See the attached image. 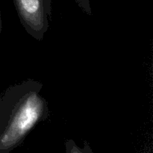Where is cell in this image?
Instances as JSON below:
<instances>
[{
  "label": "cell",
  "instance_id": "cell-5",
  "mask_svg": "<svg viewBox=\"0 0 153 153\" xmlns=\"http://www.w3.org/2000/svg\"><path fill=\"white\" fill-rule=\"evenodd\" d=\"M1 12H0V35H1Z\"/></svg>",
  "mask_w": 153,
  "mask_h": 153
},
{
  "label": "cell",
  "instance_id": "cell-3",
  "mask_svg": "<svg viewBox=\"0 0 153 153\" xmlns=\"http://www.w3.org/2000/svg\"><path fill=\"white\" fill-rule=\"evenodd\" d=\"M66 153H94L88 143L85 142L83 147H79L76 142L72 139H68L65 141Z\"/></svg>",
  "mask_w": 153,
  "mask_h": 153
},
{
  "label": "cell",
  "instance_id": "cell-2",
  "mask_svg": "<svg viewBox=\"0 0 153 153\" xmlns=\"http://www.w3.org/2000/svg\"><path fill=\"white\" fill-rule=\"evenodd\" d=\"M12 1L25 31L38 41L43 40L52 18V0Z\"/></svg>",
  "mask_w": 153,
  "mask_h": 153
},
{
  "label": "cell",
  "instance_id": "cell-1",
  "mask_svg": "<svg viewBox=\"0 0 153 153\" xmlns=\"http://www.w3.org/2000/svg\"><path fill=\"white\" fill-rule=\"evenodd\" d=\"M43 84L28 79L9 87L0 97V153H10L49 116L40 94Z\"/></svg>",
  "mask_w": 153,
  "mask_h": 153
},
{
  "label": "cell",
  "instance_id": "cell-4",
  "mask_svg": "<svg viewBox=\"0 0 153 153\" xmlns=\"http://www.w3.org/2000/svg\"><path fill=\"white\" fill-rule=\"evenodd\" d=\"M76 2L85 13L89 16H92V10L90 4V0H76Z\"/></svg>",
  "mask_w": 153,
  "mask_h": 153
}]
</instances>
